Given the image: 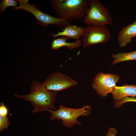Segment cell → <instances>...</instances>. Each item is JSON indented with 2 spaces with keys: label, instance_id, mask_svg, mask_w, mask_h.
Here are the masks:
<instances>
[{
  "label": "cell",
  "instance_id": "obj_1",
  "mask_svg": "<svg viewBox=\"0 0 136 136\" xmlns=\"http://www.w3.org/2000/svg\"><path fill=\"white\" fill-rule=\"evenodd\" d=\"M30 93L27 94H14L15 96L25 100L32 102L34 109L32 112L48 111L49 109H56L54 105L57 92L47 90L43 83L34 81L30 85Z\"/></svg>",
  "mask_w": 136,
  "mask_h": 136
},
{
  "label": "cell",
  "instance_id": "obj_2",
  "mask_svg": "<svg viewBox=\"0 0 136 136\" xmlns=\"http://www.w3.org/2000/svg\"><path fill=\"white\" fill-rule=\"evenodd\" d=\"M50 4L59 18L70 23L73 20L85 18L89 3V0H64L63 3L53 0Z\"/></svg>",
  "mask_w": 136,
  "mask_h": 136
},
{
  "label": "cell",
  "instance_id": "obj_3",
  "mask_svg": "<svg viewBox=\"0 0 136 136\" xmlns=\"http://www.w3.org/2000/svg\"><path fill=\"white\" fill-rule=\"evenodd\" d=\"M91 109V107L87 105L84 106L81 108L75 109L67 107L61 104L58 110H53L50 109L47 111L51 114L49 119L51 121L55 119L61 120L64 126L70 128L76 124L81 126L78 118L80 116H88L90 113Z\"/></svg>",
  "mask_w": 136,
  "mask_h": 136
},
{
  "label": "cell",
  "instance_id": "obj_4",
  "mask_svg": "<svg viewBox=\"0 0 136 136\" xmlns=\"http://www.w3.org/2000/svg\"><path fill=\"white\" fill-rule=\"evenodd\" d=\"M89 8L83 20L88 25L106 26L112 25V17L109 9L98 0H89Z\"/></svg>",
  "mask_w": 136,
  "mask_h": 136
},
{
  "label": "cell",
  "instance_id": "obj_5",
  "mask_svg": "<svg viewBox=\"0 0 136 136\" xmlns=\"http://www.w3.org/2000/svg\"><path fill=\"white\" fill-rule=\"evenodd\" d=\"M19 6L13 10L21 9L31 13L36 19L37 23L44 27L50 24L56 25L60 27H64L71 24L64 19L56 18L41 11L34 4L30 5L27 0H19Z\"/></svg>",
  "mask_w": 136,
  "mask_h": 136
},
{
  "label": "cell",
  "instance_id": "obj_6",
  "mask_svg": "<svg viewBox=\"0 0 136 136\" xmlns=\"http://www.w3.org/2000/svg\"><path fill=\"white\" fill-rule=\"evenodd\" d=\"M84 28V34L81 40L84 48L93 44L106 42L111 38V33L106 26L91 25Z\"/></svg>",
  "mask_w": 136,
  "mask_h": 136
},
{
  "label": "cell",
  "instance_id": "obj_7",
  "mask_svg": "<svg viewBox=\"0 0 136 136\" xmlns=\"http://www.w3.org/2000/svg\"><path fill=\"white\" fill-rule=\"evenodd\" d=\"M119 78L118 75L99 72L94 78L92 87L98 95L102 97L106 96L113 92Z\"/></svg>",
  "mask_w": 136,
  "mask_h": 136
},
{
  "label": "cell",
  "instance_id": "obj_8",
  "mask_svg": "<svg viewBox=\"0 0 136 136\" xmlns=\"http://www.w3.org/2000/svg\"><path fill=\"white\" fill-rule=\"evenodd\" d=\"M43 83L47 90L57 92L76 86L77 84L76 81L60 72L50 74Z\"/></svg>",
  "mask_w": 136,
  "mask_h": 136
},
{
  "label": "cell",
  "instance_id": "obj_9",
  "mask_svg": "<svg viewBox=\"0 0 136 136\" xmlns=\"http://www.w3.org/2000/svg\"><path fill=\"white\" fill-rule=\"evenodd\" d=\"M136 37V20L132 23L121 30L118 35V40L121 48L127 45L131 42V39Z\"/></svg>",
  "mask_w": 136,
  "mask_h": 136
},
{
  "label": "cell",
  "instance_id": "obj_10",
  "mask_svg": "<svg viewBox=\"0 0 136 136\" xmlns=\"http://www.w3.org/2000/svg\"><path fill=\"white\" fill-rule=\"evenodd\" d=\"M84 31L85 28L83 27L70 24L61 29V31L56 33L48 34L52 35L54 38L59 36H65L77 40H80V38L83 36Z\"/></svg>",
  "mask_w": 136,
  "mask_h": 136
},
{
  "label": "cell",
  "instance_id": "obj_11",
  "mask_svg": "<svg viewBox=\"0 0 136 136\" xmlns=\"http://www.w3.org/2000/svg\"><path fill=\"white\" fill-rule=\"evenodd\" d=\"M112 94L113 98L117 101H121L128 96L136 97V85L126 84L121 86H116Z\"/></svg>",
  "mask_w": 136,
  "mask_h": 136
},
{
  "label": "cell",
  "instance_id": "obj_12",
  "mask_svg": "<svg viewBox=\"0 0 136 136\" xmlns=\"http://www.w3.org/2000/svg\"><path fill=\"white\" fill-rule=\"evenodd\" d=\"M69 39L65 36H62V38H59L53 40L51 45V49L57 50L63 47H66L68 49L72 50L74 48L79 47L82 44L80 40H76L73 42H67Z\"/></svg>",
  "mask_w": 136,
  "mask_h": 136
},
{
  "label": "cell",
  "instance_id": "obj_13",
  "mask_svg": "<svg viewBox=\"0 0 136 136\" xmlns=\"http://www.w3.org/2000/svg\"><path fill=\"white\" fill-rule=\"evenodd\" d=\"M112 56L114 60L111 65L122 61L136 60V49L130 52H122L115 54H113Z\"/></svg>",
  "mask_w": 136,
  "mask_h": 136
},
{
  "label": "cell",
  "instance_id": "obj_14",
  "mask_svg": "<svg viewBox=\"0 0 136 136\" xmlns=\"http://www.w3.org/2000/svg\"><path fill=\"white\" fill-rule=\"evenodd\" d=\"M18 4L17 1L15 0H3L0 3V12L1 13H4L6 8L9 6H12L16 8Z\"/></svg>",
  "mask_w": 136,
  "mask_h": 136
},
{
  "label": "cell",
  "instance_id": "obj_15",
  "mask_svg": "<svg viewBox=\"0 0 136 136\" xmlns=\"http://www.w3.org/2000/svg\"><path fill=\"white\" fill-rule=\"evenodd\" d=\"M10 124V121L7 116L0 115V131L7 129Z\"/></svg>",
  "mask_w": 136,
  "mask_h": 136
},
{
  "label": "cell",
  "instance_id": "obj_16",
  "mask_svg": "<svg viewBox=\"0 0 136 136\" xmlns=\"http://www.w3.org/2000/svg\"><path fill=\"white\" fill-rule=\"evenodd\" d=\"M130 101L136 102V98L134 97H126L122 101H115L114 103V107L118 108L120 107L124 103Z\"/></svg>",
  "mask_w": 136,
  "mask_h": 136
},
{
  "label": "cell",
  "instance_id": "obj_17",
  "mask_svg": "<svg viewBox=\"0 0 136 136\" xmlns=\"http://www.w3.org/2000/svg\"><path fill=\"white\" fill-rule=\"evenodd\" d=\"M8 113V108L3 103H0V115L3 116H7Z\"/></svg>",
  "mask_w": 136,
  "mask_h": 136
},
{
  "label": "cell",
  "instance_id": "obj_18",
  "mask_svg": "<svg viewBox=\"0 0 136 136\" xmlns=\"http://www.w3.org/2000/svg\"><path fill=\"white\" fill-rule=\"evenodd\" d=\"M117 131L114 128H110L109 129L106 136H117Z\"/></svg>",
  "mask_w": 136,
  "mask_h": 136
}]
</instances>
